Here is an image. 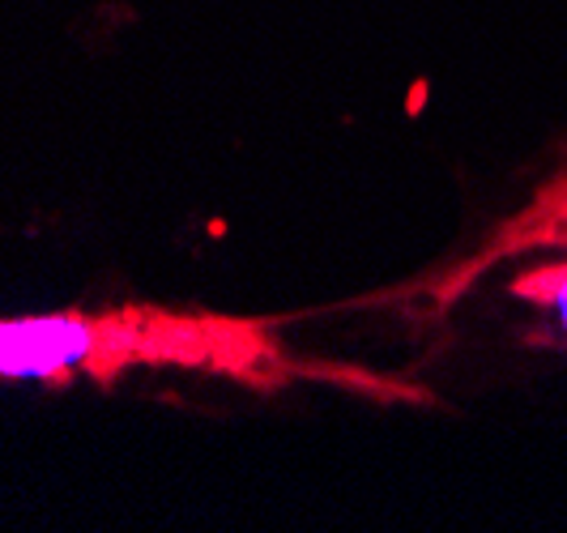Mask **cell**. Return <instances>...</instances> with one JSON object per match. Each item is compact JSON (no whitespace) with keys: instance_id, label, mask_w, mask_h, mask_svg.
Returning a JSON list of instances; mask_svg holds the SVG:
<instances>
[{"instance_id":"cell-1","label":"cell","mask_w":567,"mask_h":533,"mask_svg":"<svg viewBox=\"0 0 567 533\" xmlns=\"http://www.w3.org/2000/svg\"><path fill=\"white\" fill-rule=\"evenodd\" d=\"M128 371H188L239 380L260 393H278L295 380H329L371 397L414 401V389L359 367H324L299 359L269 316L115 304L64 308L39 316H0V376L39 385H120Z\"/></svg>"}]
</instances>
